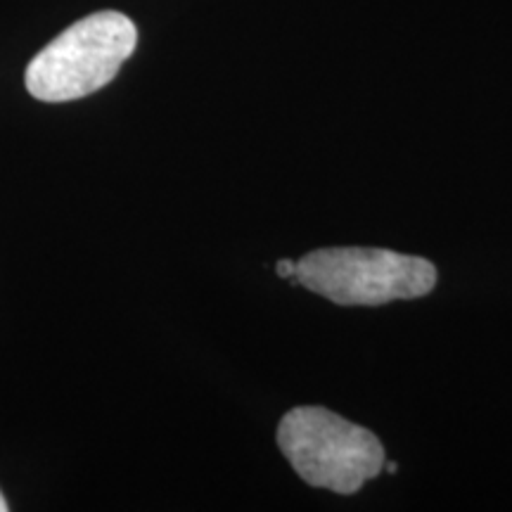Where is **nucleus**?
<instances>
[{
    "mask_svg": "<svg viewBox=\"0 0 512 512\" xmlns=\"http://www.w3.org/2000/svg\"><path fill=\"white\" fill-rule=\"evenodd\" d=\"M297 283L339 306H380L430 294L437 268L422 256L389 249H316L297 261Z\"/></svg>",
    "mask_w": 512,
    "mask_h": 512,
    "instance_id": "7ed1b4c3",
    "label": "nucleus"
},
{
    "mask_svg": "<svg viewBox=\"0 0 512 512\" xmlns=\"http://www.w3.org/2000/svg\"><path fill=\"white\" fill-rule=\"evenodd\" d=\"M275 271H278L280 278L297 280V261H292V259H280L278 264H275Z\"/></svg>",
    "mask_w": 512,
    "mask_h": 512,
    "instance_id": "20e7f679",
    "label": "nucleus"
},
{
    "mask_svg": "<svg viewBox=\"0 0 512 512\" xmlns=\"http://www.w3.org/2000/svg\"><path fill=\"white\" fill-rule=\"evenodd\" d=\"M5 510H8V503H5V496L0 494V512H5Z\"/></svg>",
    "mask_w": 512,
    "mask_h": 512,
    "instance_id": "39448f33",
    "label": "nucleus"
},
{
    "mask_svg": "<svg viewBox=\"0 0 512 512\" xmlns=\"http://www.w3.org/2000/svg\"><path fill=\"white\" fill-rule=\"evenodd\" d=\"M278 446L306 484L335 494H356L384 470L380 439L320 406L292 408L280 420Z\"/></svg>",
    "mask_w": 512,
    "mask_h": 512,
    "instance_id": "f03ea898",
    "label": "nucleus"
},
{
    "mask_svg": "<svg viewBox=\"0 0 512 512\" xmlns=\"http://www.w3.org/2000/svg\"><path fill=\"white\" fill-rule=\"evenodd\" d=\"M136 43V24L117 10L83 17L29 62L27 91L41 102L86 98L119 74Z\"/></svg>",
    "mask_w": 512,
    "mask_h": 512,
    "instance_id": "f257e3e1",
    "label": "nucleus"
}]
</instances>
